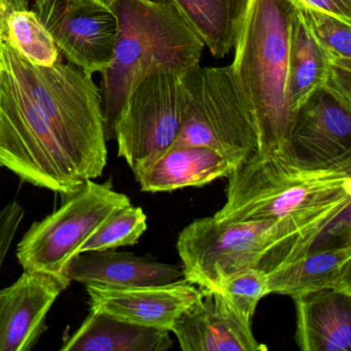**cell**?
<instances>
[{
  "label": "cell",
  "mask_w": 351,
  "mask_h": 351,
  "mask_svg": "<svg viewBox=\"0 0 351 351\" xmlns=\"http://www.w3.org/2000/svg\"><path fill=\"white\" fill-rule=\"evenodd\" d=\"M1 267H3V264H1V263H0V270H1Z\"/></svg>",
  "instance_id": "cell-31"
},
{
  "label": "cell",
  "mask_w": 351,
  "mask_h": 351,
  "mask_svg": "<svg viewBox=\"0 0 351 351\" xmlns=\"http://www.w3.org/2000/svg\"><path fill=\"white\" fill-rule=\"evenodd\" d=\"M0 167L22 182L64 196L81 178L36 106L20 66L19 53L0 32Z\"/></svg>",
  "instance_id": "cell-5"
},
{
  "label": "cell",
  "mask_w": 351,
  "mask_h": 351,
  "mask_svg": "<svg viewBox=\"0 0 351 351\" xmlns=\"http://www.w3.org/2000/svg\"><path fill=\"white\" fill-rule=\"evenodd\" d=\"M20 66L36 106L84 180H95L108 163L102 94L93 75L57 61L36 66L19 54Z\"/></svg>",
  "instance_id": "cell-6"
},
{
  "label": "cell",
  "mask_w": 351,
  "mask_h": 351,
  "mask_svg": "<svg viewBox=\"0 0 351 351\" xmlns=\"http://www.w3.org/2000/svg\"><path fill=\"white\" fill-rule=\"evenodd\" d=\"M3 34L12 48L32 64L48 67L60 60L52 36L34 11L14 10L8 13Z\"/></svg>",
  "instance_id": "cell-22"
},
{
  "label": "cell",
  "mask_w": 351,
  "mask_h": 351,
  "mask_svg": "<svg viewBox=\"0 0 351 351\" xmlns=\"http://www.w3.org/2000/svg\"><path fill=\"white\" fill-rule=\"evenodd\" d=\"M252 322L244 318L219 291L203 289L200 299L174 324L184 351H264L252 332Z\"/></svg>",
  "instance_id": "cell-13"
},
{
  "label": "cell",
  "mask_w": 351,
  "mask_h": 351,
  "mask_svg": "<svg viewBox=\"0 0 351 351\" xmlns=\"http://www.w3.org/2000/svg\"><path fill=\"white\" fill-rule=\"evenodd\" d=\"M190 102L173 145H201L235 168L258 151V128L231 65L201 67L184 75Z\"/></svg>",
  "instance_id": "cell-7"
},
{
  "label": "cell",
  "mask_w": 351,
  "mask_h": 351,
  "mask_svg": "<svg viewBox=\"0 0 351 351\" xmlns=\"http://www.w3.org/2000/svg\"><path fill=\"white\" fill-rule=\"evenodd\" d=\"M147 229V215L132 204L110 215L82 246L80 254L134 245Z\"/></svg>",
  "instance_id": "cell-23"
},
{
  "label": "cell",
  "mask_w": 351,
  "mask_h": 351,
  "mask_svg": "<svg viewBox=\"0 0 351 351\" xmlns=\"http://www.w3.org/2000/svg\"><path fill=\"white\" fill-rule=\"evenodd\" d=\"M119 32L110 66L101 73L106 139H114L131 92L160 73L184 77L200 65L205 46L169 0H116Z\"/></svg>",
  "instance_id": "cell-2"
},
{
  "label": "cell",
  "mask_w": 351,
  "mask_h": 351,
  "mask_svg": "<svg viewBox=\"0 0 351 351\" xmlns=\"http://www.w3.org/2000/svg\"><path fill=\"white\" fill-rule=\"evenodd\" d=\"M86 291L90 310L170 332L176 320L203 293V289L186 279L168 285L121 289L86 285Z\"/></svg>",
  "instance_id": "cell-12"
},
{
  "label": "cell",
  "mask_w": 351,
  "mask_h": 351,
  "mask_svg": "<svg viewBox=\"0 0 351 351\" xmlns=\"http://www.w3.org/2000/svg\"><path fill=\"white\" fill-rule=\"evenodd\" d=\"M3 28H5V17L0 13V32H3Z\"/></svg>",
  "instance_id": "cell-30"
},
{
  "label": "cell",
  "mask_w": 351,
  "mask_h": 351,
  "mask_svg": "<svg viewBox=\"0 0 351 351\" xmlns=\"http://www.w3.org/2000/svg\"><path fill=\"white\" fill-rule=\"evenodd\" d=\"M190 102L184 77L171 73L149 75L131 92L114 128L119 157L131 169L173 145Z\"/></svg>",
  "instance_id": "cell-9"
},
{
  "label": "cell",
  "mask_w": 351,
  "mask_h": 351,
  "mask_svg": "<svg viewBox=\"0 0 351 351\" xmlns=\"http://www.w3.org/2000/svg\"><path fill=\"white\" fill-rule=\"evenodd\" d=\"M169 1L215 58H223L233 50L248 0Z\"/></svg>",
  "instance_id": "cell-21"
},
{
  "label": "cell",
  "mask_w": 351,
  "mask_h": 351,
  "mask_svg": "<svg viewBox=\"0 0 351 351\" xmlns=\"http://www.w3.org/2000/svg\"><path fill=\"white\" fill-rule=\"evenodd\" d=\"M169 330L147 328L90 310L77 330L65 337L61 351H166Z\"/></svg>",
  "instance_id": "cell-19"
},
{
  "label": "cell",
  "mask_w": 351,
  "mask_h": 351,
  "mask_svg": "<svg viewBox=\"0 0 351 351\" xmlns=\"http://www.w3.org/2000/svg\"><path fill=\"white\" fill-rule=\"evenodd\" d=\"M337 66L351 69V22L326 12L295 7Z\"/></svg>",
  "instance_id": "cell-24"
},
{
  "label": "cell",
  "mask_w": 351,
  "mask_h": 351,
  "mask_svg": "<svg viewBox=\"0 0 351 351\" xmlns=\"http://www.w3.org/2000/svg\"><path fill=\"white\" fill-rule=\"evenodd\" d=\"M351 200L308 217L221 221L195 219L178 236L184 279L217 291L226 277L245 269L270 273L305 256L324 228Z\"/></svg>",
  "instance_id": "cell-1"
},
{
  "label": "cell",
  "mask_w": 351,
  "mask_h": 351,
  "mask_svg": "<svg viewBox=\"0 0 351 351\" xmlns=\"http://www.w3.org/2000/svg\"><path fill=\"white\" fill-rule=\"evenodd\" d=\"M34 11L67 62L91 75L110 66L119 32L112 9L73 7L69 0H34Z\"/></svg>",
  "instance_id": "cell-11"
},
{
  "label": "cell",
  "mask_w": 351,
  "mask_h": 351,
  "mask_svg": "<svg viewBox=\"0 0 351 351\" xmlns=\"http://www.w3.org/2000/svg\"><path fill=\"white\" fill-rule=\"evenodd\" d=\"M0 13L3 14V17L5 18L7 16V11H5V3H3V0H0Z\"/></svg>",
  "instance_id": "cell-29"
},
{
  "label": "cell",
  "mask_w": 351,
  "mask_h": 351,
  "mask_svg": "<svg viewBox=\"0 0 351 351\" xmlns=\"http://www.w3.org/2000/svg\"><path fill=\"white\" fill-rule=\"evenodd\" d=\"M217 291L244 318L252 322L258 302L270 293L269 274L258 269H245L226 277Z\"/></svg>",
  "instance_id": "cell-25"
},
{
  "label": "cell",
  "mask_w": 351,
  "mask_h": 351,
  "mask_svg": "<svg viewBox=\"0 0 351 351\" xmlns=\"http://www.w3.org/2000/svg\"><path fill=\"white\" fill-rule=\"evenodd\" d=\"M69 3L77 8L100 7L112 10L116 0H69Z\"/></svg>",
  "instance_id": "cell-27"
},
{
  "label": "cell",
  "mask_w": 351,
  "mask_h": 351,
  "mask_svg": "<svg viewBox=\"0 0 351 351\" xmlns=\"http://www.w3.org/2000/svg\"><path fill=\"white\" fill-rule=\"evenodd\" d=\"M228 180L221 221L308 217L351 200V173L304 165L285 147L256 152Z\"/></svg>",
  "instance_id": "cell-4"
},
{
  "label": "cell",
  "mask_w": 351,
  "mask_h": 351,
  "mask_svg": "<svg viewBox=\"0 0 351 351\" xmlns=\"http://www.w3.org/2000/svg\"><path fill=\"white\" fill-rule=\"evenodd\" d=\"M293 301L295 341L302 351L351 350V295L324 291Z\"/></svg>",
  "instance_id": "cell-17"
},
{
  "label": "cell",
  "mask_w": 351,
  "mask_h": 351,
  "mask_svg": "<svg viewBox=\"0 0 351 351\" xmlns=\"http://www.w3.org/2000/svg\"><path fill=\"white\" fill-rule=\"evenodd\" d=\"M285 147L304 165L351 173V100L326 86L314 92L293 116Z\"/></svg>",
  "instance_id": "cell-10"
},
{
  "label": "cell",
  "mask_w": 351,
  "mask_h": 351,
  "mask_svg": "<svg viewBox=\"0 0 351 351\" xmlns=\"http://www.w3.org/2000/svg\"><path fill=\"white\" fill-rule=\"evenodd\" d=\"M7 14L14 10L28 9V0H3Z\"/></svg>",
  "instance_id": "cell-28"
},
{
  "label": "cell",
  "mask_w": 351,
  "mask_h": 351,
  "mask_svg": "<svg viewBox=\"0 0 351 351\" xmlns=\"http://www.w3.org/2000/svg\"><path fill=\"white\" fill-rule=\"evenodd\" d=\"M63 291L50 275L24 271L0 291V351H29L46 332L47 316Z\"/></svg>",
  "instance_id": "cell-14"
},
{
  "label": "cell",
  "mask_w": 351,
  "mask_h": 351,
  "mask_svg": "<svg viewBox=\"0 0 351 351\" xmlns=\"http://www.w3.org/2000/svg\"><path fill=\"white\" fill-rule=\"evenodd\" d=\"M69 281L102 287H138L184 280L182 268L130 252H85L75 256L67 269Z\"/></svg>",
  "instance_id": "cell-16"
},
{
  "label": "cell",
  "mask_w": 351,
  "mask_h": 351,
  "mask_svg": "<svg viewBox=\"0 0 351 351\" xmlns=\"http://www.w3.org/2000/svg\"><path fill=\"white\" fill-rule=\"evenodd\" d=\"M61 197L57 210L32 223L16 254L24 271L50 275L66 289L71 285L67 269L82 246L112 213L132 203L114 190L112 180L99 184L88 180Z\"/></svg>",
  "instance_id": "cell-8"
},
{
  "label": "cell",
  "mask_w": 351,
  "mask_h": 351,
  "mask_svg": "<svg viewBox=\"0 0 351 351\" xmlns=\"http://www.w3.org/2000/svg\"><path fill=\"white\" fill-rule=\"evenodd\" d=\"M270 293L291 299L324 291L351 295V244L311 250L269 274Z\"/></svg>",
  "instance_id": "cell-18"
},
{
  "label": "cell",
  "mask_w": 351,
  "mask_h": 351,
  "mask_svg": "<svg viewBox=\"0 0 351 351\" xmlns=\"http://www.w3.org/2000/svg\"><path fill=\"white\" fill-rule=\"evenodd\" d=\"M291 0H248L231 67L258 128L261 153L287 145L293 114L287 102Z\"/></svg>",
  "instance_id": "cell-3"
},
{
  "label": "cell",
  "mask_w": 351,
  "mask_h": 351,
  "mask_svg": "<svg viewBox=\"0 0 351 351\" xmlns=\"http://www.w3.org/2000/svg\"><path fill=\"white\" fill-rule=\"evenodd\" d=\"M235 166L217 152L201 145H172L132 170L143 192H172L203 186L228 178Z\"/></svg>",
  "instance_id": "cell-15"
},
{
  "label": "cell",
  "mask_w": 351,
  "mask_h": 351,
  "mask_svg": "<svg viewBox=\"0 0 351 351\" xmlns=\"http://www.w3.org/2000/svg\"><path fill=\"white\" fill-rule=\"evenodd\" d=\"M295 7L326 12L351 22V0H291Z\"/></svg>",
  "instance_id": "cell-26"
},
{
  "label": "cell",
  "mask_w": 351,
  "mask_h": 351,
  "mask_svg": "<svg viewBox=\"0 0 351 351\" xmlns=\"http://www.w3.org/2000/svg\"><path fill=\"white\" fill-rule=\"evenodd\" d=\"M332 66V59L295 8L289 24L287 88L293 116L314 92L326 85Z\"/></svg>",
  "instance_id": "cell-20"
}]
</instances>
